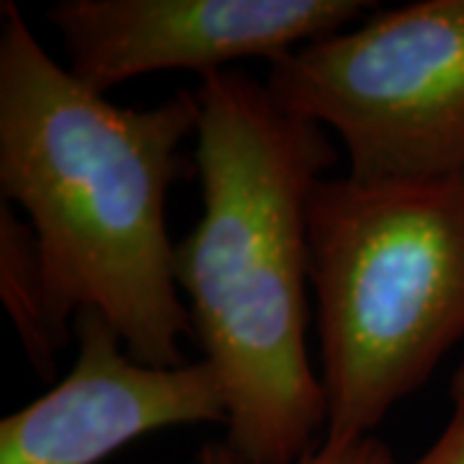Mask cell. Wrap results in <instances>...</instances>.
I'll list each match as a JSON object with an SVG mask.
<instances>
[{"label": "cell", "mask_w": 464, "mask_h": 464, "mask_svg": "<svg viewBox=\"0 0 464 464\" xmlns=\"http://www.w3.org/2000/svg\"><path fill=\"white\" fill-rule=\"evenodd\" d=\"M366 0H63L47 11L91 91L160 70L209 75L232 60H276L377 11Z\"/></svg>", "instance_id": "5"}, {"label": "cell", "mask_w": 464, "mask_h": 464, "mask_svg": "<svg viewBox=\"0 0 464 464\" xmlns=\"http://www.w3.org/2000/svg\"><path fill=\"white\" fill-rule=\"evenodd\" d=\"M72 328V372L0 420V464H99L150 431L227 423L222 387L207 362L173 369L140 364L93 310L78 313Z\"/></svg>", "instance_id": "6"}, {"label": "cell", "mask_w": 464, "mask_h": 464, "mask_svg": "<svg viewBox=\"0 0 464 464\" xmlns=\"http://www.w3.org/2000/svg\"><path fill=\"white\" fill-rule=\"evenodd\" d=\"M197 101L204 212L176 246L173 276L225 395V444L246 464H297L328 426L307 356V209L335 150L248 75H201Z\"/></svg>", "instance_id": "1"}, {"label": "cell", "mask_w": 464, "mask_h": 464, "mask_svg": "<svg viewBox=\"0 0 464 464\" xmlns=\"http://www.w3.org/2000/svg\"><path fill=\"white\" fill-rule=\"evenodd\" d=\"M286 114L341 134L359 183L464 181V0H420L271 60Z\"/></svg>", "instance_id": "4"}, {"label": "cell", "mask_w": 464, "mask_h": 464, "mask_svg": "<svg viewBox=\"0 0 464 464\" xmlns=\"http://www.w3.org/2000/svg\"><path fill=\"white\" fill-rule=\"evenodd\" d=\"M197 464H246L235 451H232L225 439L219 441H207L197 454ZM297 464H395L387 444H382L374 436H364L356 441H320L315 451H310L304 459Z\"/></svg>", "instance_id": "8"}, {"label": "cell", "mask_w": 464, "mask_h": 464, "mask_svg": "<svg viewBox=\"0 0 464 464\" xmlns=\"http://www.w3.org/2000/svg\"><path fill=\"white\" fill-rule=\"evenodd\" d=\"M0 186L29 215L57 323L99 313L134 362L188 364L166 197L197 132V91L121 109L39 44L14 0L0 8Z\"/></svg>", "instance_id": "2"}, {"label": "cell", "mask_w": 464, "mask_h": 464, "mask_svg": "<svg viewBox=\"0 0 464 464\" xmlns=\"http://www.w3.org/2000/svg\"><path fill=\"white\" fill-rule=\"evenodd\" d=\"M323 441L372 436L464 335V181L323 179L310 209Z\"/></svg>", "instance_id": "3"}, {"label": "cell", "mask_w": 464, "mask_h": 464, "mask_svg": "<svg viewBox=\"0 0 464 464\" xmlns=\"http://www.w3.org/2000/svg\"><path fill=\"white\" fill-rule=\"evenodd\" d=\"M451 418L444 433L413 464H464V364L451 377Z\"/></svg>", "instance_id": "9"}, {"label": "cell", "mask_w": 464, "mask_h": 464, "mask_svg": "<svg viewBox=\"0 0 464 464\" xmlns=\"http://www.w3.org/2000/svg\"><path fill=\"white\" fill-rule=\"evenodd\" d=\"M0 297L16 325L24 351L39 377H52L70 331L54 317L42 253L29 222H21L3 199L0 207Z\"/></svg>", "instance_id": "7"}]
</instances>
